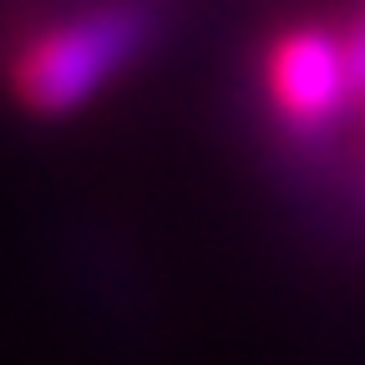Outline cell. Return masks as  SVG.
I'll list each match as a JSON object with an SVG mask.
<instances>
[{
	"mask_svg": "<svg viewBox=\"0 0 365 365\" xmlns=\"http://www.w3.org/2000/svg\"><path fill=\"white\" fill-rule=\"evenodd\" d=\"M163 0H97L36 31L11 56V97L31 117H71L127 76L163 36Z\"/></svg>",
	"mask_w": 365,
	"mask_h": 365,
	"instance_id": "6da1fadb",
	"label": "cell"
},
{
	"mask_svg": "<svg viewBox=\"0 0 365 365\" xmlns=\"http://www.w3.org/2000/svg\"><path fill=\"white\" fill-rule=\"evenodd\" d=\"M264 97L289 132L325 137L345 112H355V91L345 71V31L289 26L264 51Z\"/></svg>",
	"mask_w": 365,
	"mask_h": 365,
	"instance_id": "7a4b0ae2",
	"label": "cell"
}]
</instances>
